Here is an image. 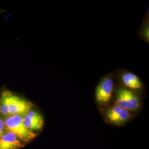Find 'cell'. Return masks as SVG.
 <instances>
[{"label":"cell","mask_w":149,"mask_h":149,"mask_svg":"<svg viewBox=\"0 0 149 149\" xmlns=\"http://www.w3.org/2000/svg\"><path fill=\"white\" fill-rule=\"evenodd\" d=\"M32 108V102L10 91H3L0 96V115L3 118L14 115L24 116Z\"/></svg>","instance_id":"cell-1"},{"label":"cell","mask_w":149,"mask_h":149,"mask_svg":"<svg viewBox=\"0 0 149 149\" xmlns=\"http://www.w3.org/2000/svg\"><path fill=\"white\" fill-rule=\"evenodd\" d=\"M6 130L15 134L22 141L27 144L37 136L25 127L23 123V116L14 115L4 118Z\"/></svg>","instance_id":"cell-2"},{"label":"cell","mask_w":149,"mask_h":149,"mask_svg":"<svg viewBox=\"0 0 149 149\" xmlns=\"http://www.w3.org/2000/svg\"><path fill=\"white\" fill-rule=\"evenodd\" d=\"M116 104L129 112L138 111L141 106L140 100L133 91L125 87L118 89L115 96Z\"/></svg>","instance_id":"cell-3"},{"label":"cell","mask_w":149,"mask_h":149,"mask_svg":"<svg viewBox=\"0 0 149 149\" xmlns=\"http://www.w3.org/2000/svg\"><path fill=\"white\" fill-rule=\"evenodd\" d=\"M103 116L107 123L114 126H123L132 118V112L117 104L108 107L103 109Z\"/></svg>","instance_id":"cell-4"},{"label":"cell","mask_w":149,"mask_h":149,"mask_svg":"<svg viewBox=\"0 0 149 149\" xmlns=\"http://www.w3.org/2000/svg\"><path fill=\"white\" fill-rule=\"evenodd\" d=\"M114 91V80L106 76L101 81L96 90V101L100 106H106L111 101Z\"/></svg>","instance_id":"cell-5"},{"label":"cell","mask_w":149,"mask_h":149,"mask_svg":"<svg viewBox=\"0 0 149 149\" xmlns=\"http://www.w3.org/2000/svg\"><path fill=\"white\" fill-rule=\"evenodd\" d=\"M25 127L33 133L39 134L44 125V119L42 113L32 108L23 116Z\"/></svg>","instance_id":"cell-6"},{"label":"cell","mask_w":149,"mask_h":149,"mask_svg":"<svg viewBox=\"0 0 149 149\" xmlns=\"http://www.w3.org/2000/svg\"><path fill=\"white\" fill-rule=\"evenodd\" d=\"M26 145L15 134L7 130L0 138V149H20Z\"/></svg>","instance_id":"cell-7"},{"label":"cell","mask_w":149,"mask_h":149,"mask_svg":"<svg viewBox=\"0 0 149 149\" xmlns=\"http://www.w3.org/2000/svg\"><path fill=\"white\" fill-rule=\"evenodd\" d=\"M123 84L125 87L131 90H137L142 88L143 84L138 77L131 72H125L122 76Z\"/></svg>","instance_id":"cell-8"},{"label":"cell","mask_w":149,"mask_h":149,"mask_svg":"<svg viewBox=\"0 0 149 149\" xmlns=\"http://www.w3.org/2000/svg\"><path fill=\"white\" fill-rule=\"evenodd\" d=\"M6 128L4 118L0 115V138L5 132Z\"/></svg>","instance_id":"cell-9"}]
</instances>
